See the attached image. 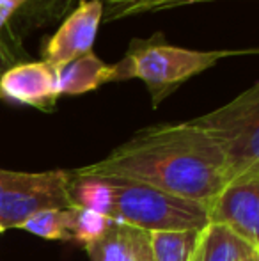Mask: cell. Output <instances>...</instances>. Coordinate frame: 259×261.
Returning <instances> with one entry per match:
<instances>
[{"instance_id":"13","label":"cell","mask_w":259,"mask_h":261,"mask_svg":"<svg viewBox=\"0 0 259 261\" xmlns=\"http://www.w3.org/2000/svg\"><path fill=\"white\" fill-rule=\"evenodd\" d=\"M32 234H38L48 240H71L69 234V208H57V210H45L31 219H27L20 226Z\"/></svg>"},{"instance_id":"1","label":"cell","mask_w":259,"mask_h":261,"mask_svg":"<svg viewBox=\"0 0 259 261\" xmlns=\"http://www.w3.org/2000/svg\"><path fill=\"white\" fill-rule=\"evenodd\" d=\"M73 172L133 179L208 206L233 179L217 142L190 121L144 128L107 158Z\"/></svg>"},{"instance_id":"21","label":"cell","mask_w":259,"mask_h":261,"mask_svg":"<svg viewBox=\"0 0 259 261\" xmlns=\"http://www.w3.org/2000/svg\"><path fill=\"white\" fill-rule=\"evenodd\" d=\"M0 233H2V229H0Z\"/></svg>"},{"instance_id":"5","label":"cell","mask_w":259,"mask_h":261,"mask_svg":"<svg viewBox=\"0 0 259 261\" xmlns=\"http://www.w3.org/2000/svg\"><path fill=\"white\" fill-rule=\"evenodd\" d=\"M69 172L7 171L0 203V229L20 227L27 219L45 210L69 208Z\"/></svg>"},{"instance_id":"17","label":"cell","mask_w":259,"mask_h":261,"mask_svg":"<svg viewBox=\"0 0 259 261\" xmlns=\"http://www.w3.org/2000/svg\"><path fill=\"white\" fill-rule=\"evenodd\" d=\"M103 2V9H118V7L133 6V4L144 2V0H101Z\"/></svg>"},{"instance_id":"8","label":"cell","mask_w":259,"mask_h":261,"mask_svg":"<svg viewBox=\"0 0 259 261\" xmlns=\"http://www.w3.org/2000/svg\"><path fill=\"white\" fill-rule=\"evenodd\" d=\"M0 96L45 112L52 110L59 98L55 68L46 61L13 66L0 76Z\"/></svg>"},{"instance_id":"15","label":"cell","mask_w":259,"mask_h":261,"mask_svg":"<svg viewBox=\"0 0 259 261\" xmlns=\"http://www.w3.org/2000/svg\"><path fill=\"white\" fill-rule=\"evenodd\" d=\"M213 2V0H144V2L133 4V6L118 7V9H103L101 20L103 21H114L119 18L135 16L142 13H156V11H169L183 6H194V4Z\"/></svg>"},{"instance_id":"9","label":"cell","mask_w":259,"mask_h":261,"mask_svg":"<svg viewBox=\"0 0 259 261\" xmlns=\"http://www.w3.org/2000/svg\"><path fill=\"white\" fill-rule=\"evenodd\" d=\"M85 249L91 261H153L148 231L121 222H112Z\"/></svg>"},{"instance_id":"11","label":"cell","mask_w":259,"mask_h":261,"mask_svg":"<svg viewBox=\"0 0 259 261\" xmlns=\"http://www.w3.org/2000/svg\"><path fill=\"white\" fill-rule=\"evenodd\" d=\"M57 93L61 94H83L94 91L105 82H110L112 64H105L93 52L68 62L55 69Z\"/></svg>"},{"instance_id":"18","label":"cell","mask_w":259,"mask_h":261,"mask_svg":"<svg viewBox=\"0 0 259 261\" xmlns=\"http://www.w3.org/2000/svg\"><path fill=\"white\" fill-rule=\"evenodd\" d=\"M6 179H7V171L6 169H0V203H2V194H4V187H6Z\"/></svg>"},{"instance_id":"16","label":"cell","mask_w":259,"mask_h":261,"mask_svg":"<svg viewBox=\"0 0 259 261\" xmlns=\"http://www.w3.org/2000/svg\"><path fill=\"white\" fill-rule=\"evenodd\" d=\"M25 2L28 0H0V31Z\"/></svg>"},{"instance_id":"7","label":"cell","mask_w":259,"mask_h":261,"mask_svg":"<svg viewBox=\"0 0 259 261\" xmlns=\"http://www.w3.org/2000/svg\"><path fill=\"white\" fill-rule=\"evenodd\" d=\"M103 2L80 0L78 7L63 21L45 48V61L55 69L93 52L98 27L101 23Z\"/></svg>"},{"instance_id":"10","label":"cell","mask_w":259,"mask_h":261,"mask_svg":"<svg viewBox=\"0 0 259 261\" xmlns=\"http://www.w3.org/2000/svg\"><path fill=\"white\" fill-rule=\"evenodd\" d=\"M259 256L250 245L220 224H208L197 238L192 261H252Z\"/></svg>"},{"instance_id":"2","label":"cell","mask_w":259,"mask_h":261,"mask_svg":"<svg viewBox=\"0 0 259 261\" xmlns=\"http://www.w3.org/2000/svg\"><path fill=\"white\" fill-rule=\"evenodd\" d=\"M257 54L252 50H190L169 45L163 34L156 32L148 39H131L125 57L112 64L110 82L138 79L148 86L153 107L162 103L170 93L192 76L213 68L222 59Z\"/></svg>"},{"instance_id":"20","label":"cell","mask_w":259,"mask_h":261,"mask_svg":"<svg viewBox=\"0 0 259 261\" xmlns=\"http://www.w3.org/2000/svg\"><path fill=\"white\" fill-rule=\"evenodd\" d=\"M254 261H259V258H257V259H254Z\"/></svg>"},{"instance_id":"6","label":"cell","mask_w":259,"mask_h":261,"mask_svg":"<svg viewBox=\"0 0 259 261\" xmlns=\"http://www.w3.org/2000/svg\"><path fill=\"white\" fill-rule=\"evenodd\" d=\"M208 217L259 247V174L231 179L210 203Z\"/></svg>"},{"instance_id":"4","label":"cell","mask_w":259,"mask_h":261,"mask_svg":"<svg viewBox=\"0 0 259 261\" xmlns=\"http://www.w3.org/2000/svg\"><path fill=\"white\" fill-rule=\"evenodd\" d=\"M224 153L233 179L259 174V82L225 103L190 121Z\"/></svg>"},{"instance_id":"14","label":"cell","mask_w":259,"mask_h":261,"mask_svg":"<svg viewBox=\"0 0 259 261\" xmlns=\"http://www.w3.org/2000/svg\"><path fill=\"white\" fill-rule=\"evenodd\" d=\"M114 220L101 213L91 212L83 208H69V234L71 240L82 245H89L91 242L98 240Z\"/></svg>"},{"instance_id":"3","label":"cell","mask_w":259,"mask_h":261,"mask_svg":"<svg viewBox=\"0 0 259 261\" xmlns=\"http://www.w3.org/2000/svg\"><path fill=\"white\" fill-rule=\"evenodd\" d=\"M108 189L105 215L114 222L151 231H203L210 224L208 204L178 197L151 185L118 176H96Z\"/></svg>"},{"instance_id":"12","label":"cell","mask_w":259,"mask_h":261,"mask_svg":"<svg viewBox=\"0 0 259 261\" xmlns=\"http://www.w3.org/2000/svg\"><path fill=\"white\" fill-rule=\"evenodd\" d=\"M200 231H151L153 261H192Z\"/></svg>"},{"instance_id":"19","label":"cell","mask_w":259,"mask_h":261,"mask_svg":"<svg viewBox=\"0 0 259 261\" xmlns=\"http://www.w3.org/2000/svg\"><path fill=\"white\" fill-rule=\"evenodd\" d=\"M257 258H259V256H256V258H254V259H257ZM254 259H252V261H254Z\"/></svg>"}]
</instances>
